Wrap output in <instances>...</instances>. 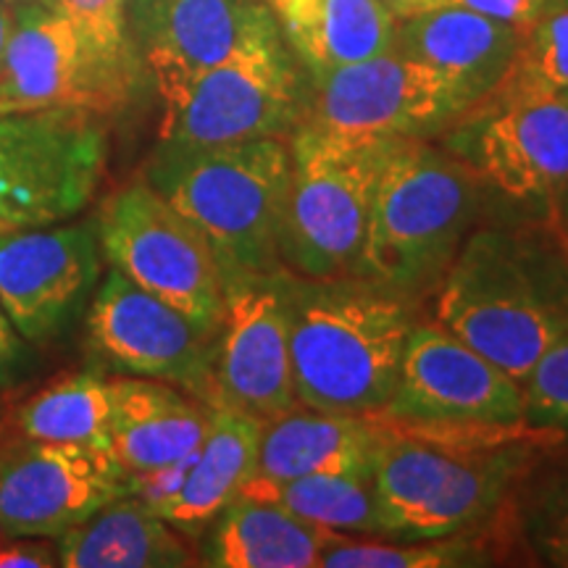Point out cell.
<instances>
[{"label":"cell","instance_id":"obj_1","mask_svg":"<svg viewBox=\"0 0 568 568\" xmlns=\"http://www.w3.org/2000/svg\"><path fill=\"white\" fill-rule=\"evenodd\" d=\"M382 443L374 489L382 531L395 539L474 529L506 506L537 458L564 435L527 422H418L374 414Z\"/></svg>","mask_w":568,"mask_h":568},{"label":"cell","instance_id":"obj_2","mask_svg":"<svg viewBox=\"0 0 568 568\" xmlns=\"http://www.w3.org/2000/svg\"><path fill=\"white\" fill-rule=\"evenodd\" d=\"M435 322L524 382L568 337V240L556 216L474 226L437 287Z\"/></svg>","mask_w":568,"mask_h":568},{"label":"cell","instance_id":"obj_3","mask_svg":"<svg viewBox=\"0 0 568 568\" xmlns=\"http://www.w3.org/2000/svg\"><path fill=\"white\" fill-rule=\"evenodd\" d=\"M290 290L297 406L347 416L382 414L418 322L416 303L361 276L290 274Z\"/></svg>","mask_w":568,"mask_h":568},{"label":"cell","instance_id":"obj_4","mask_svg":"<svg viewBox=\"0 0 568 568\" xmlns=\"http://www.w3.org/2000/svg\"><path fill=\"white\" fill-rule=\"evenodd\" d=\"M477 172L437 140H400L376 182L355 274L418 303L435 295L477 226Z\"/></svg>","mask_w":568,"mask_h":568},{"label":"cell","instance_id":"obj_5","mask_svg":"<svg viewBox=\"0 0 568 568\" xmlns=\"http://www.w3.org/2000/svg\"><path fill=\"white\" fill-rule=\"evenodd\" d=\"M145 180L201 226L226 274L282 268L280 224L290 184L287 138L216 145L159 142Z\"/></svg>","mask_w":568,"mask_h":568},{"label":"cell","instance_id":"obj_6","mask_svg":"<svg viewBox=\"0 0 568 568\" xmlns=\"http://www.w3.org/2000/svg\"><path fill=\"white\" fill-rule=\"evenodd\" d=\"M290 184L280 224L284 272L353 276L382 169L400 140L343 138L301 122L287 138Z\"/></svg>","mask_w":568,"mask_h":568},{"label":"cell","instance_id":"obj_7","mask_svg":"<svg viewBox=\"0 0 568 568\" xmlns=\"http://www.w3.org/2000/svg\"><path fill=\"white\" fill-rule=\"evenodd\" d=\"M311 82L276 19L187 88L163 101L161 142L216 145L290 138L308 111Z\"/></svg>","mask_w":568,"mask_h":568},{"label":"cell","instance_id":"obj_8","mask_svg":"<svg viewBox=\"0 0 568 568\" xmlns=\"http://www.w3.org/2000/svg\"><path fill=\"white\" fill-rule=\"evenodd\" d=\"M105 116L82 109L0 113V230L80 216L109 163Z\"/></svg>","mask_w":568,"mask_h":568},{"label":"cell","instance_id":"obj_9","mask_svg":"<svg viewBox=\"0 0 568 568\" xmlns=\"http://www.w3.org/2000/svg\"><path fill=\"white\" fill-rule=\"evenodd\" d=\"M95 226L113 268L216 335L224 318V268L201 226L145 180L113 193Z\"/></svg>","mask_w":568,"mask_h":568},{"label":"cell","instance_id":"obj_10","mask_svg":"<svg viewBox=\"0 0 568 568\" xmlns=\"http://www.w3.org/2000/svg\"><path fill=\"white\" fill-rule=\"evenodd\" d=\"M140 71L138 55L103 51L53 6L19 3L0 61V113L82 109L111 116L130 103Z\"/></svg>","mask_w":568,"mask_h":568},{"label":"cell","instance_id":"obj_11","mask_svg":"<svg viewBox=\"0 0 568 568\" xmlns=\"http://www.w3.org/2000/svg\"><path fill=\"white\" fill-rule=\"evenodd\" d=\"M437 142L521 211L552 213L568 184V90L487 95L460 113Z\"/></svg>","mask_w":568,"mask_h":568},{"label":"cell","instance_id":"obj_12","mask_svg":"<svg viewBox=\"0 0 568 568\" xmlns=\"http://www.w3.org/2000/svg\"><path fill=\"white\" fill-rule=\"evenodd\" d=\"M468 105L447 77L393 45L311 82L303 122L358 140H439Z\"/></svg>","mask_w":568,"mask_h":568},{"label":"cell","instance_id":"obj_13","mask_svg":"<svg viewBox=\"0 0 568 568\" xmlns=\"http://www.w3.org/2000/svg\"><path fill=\"white\" fill-rule=\"evenodd\" d=\"M290 272L224 276V318L213 351V408L261 422L301 408L293 382Z\"/></svg>","mask_w":568,"mask_h":568},{"label":"cell","instance_id":"obj_14","mask_svg":"<svg viewBox=\"0 0 568 568\" xmlns=\"http://www.w3.org/2000/svg\"><path fill=\"white\" fill-rule=\"evenodd\" d=\"M130 495L109 447L17 439L0 447V535L61 537Z\"/></svg>","mask_w":568,"mask_h":568},{"label":"cell","instance_id":"obj_15","mask_svg":"<svg viewBox=\"0 0 568 568\" xmlns=\"http://www.w3.org/2000/svg\"><path fill=\"white\" fill-rule=\"evenodd\" d=\"M88 335L105 364L187 389L213 408L216 335L145 293L111 266L88 311Z\"/></svg>","mask_w":568,"mask_h":568},{"label":"cell","instance_id":"obj_16","mask_svg":"<svg viewBox=\"0 0 568 568\" xmlns=\"http://www.w3.org/2000/svg\"><path fill=\"white\" fill-rule=\"evenodd\" d=\"M418 422H524L521 382L437 322H416L387 408Z\"/></svg>","mask_w":568,"mask_h":568},{"label":"cell","instance_id":"obj_17","mask_svg":"<svg viewBox=\"0 0 568 568\" xmlns=\"http://www.w3.org/2000/svg\"><path fill=\"white\" fill-rule=\"evenodd\" d=\"M95 222L0 232V305L21 337L51 339L101 280Z\"/></svg>","mask_w":568,"mask_h":568},{"label":"cell","instance_id":"obj_18","mask_svg":"<svg viewBox=\"0 0 568 568\" xmlns=\"http://www.w3.org/2000/svg\"><path fill=\"white\" fill-rule=\"evenodd\" d=\"M274 13L258 0H126V30L161 101L237 51Z\"/></svg>","mask_w":568,"mask_h":568},{"label":"cell","instance_id":"obj_19","mask_svg":"<svg viewBox=\"0 0 568 568\" xmlns=\"http://www.w3.org/2000/svg\"><path fill=\"white\" fill-rule=\"evenodd\" d=\"M521 38V27L458 6H435L397 19L395 48L447 77L474 105L506 77Z\"/></svg>","mask_w":568,"mask_h":568},{"label":"cell","instance_id":"obj_20","mask_svg":"<svg viewBox=\"0 0 568 568\" xmlns=\"http://www.w3.org/2000/svg\"><path fill=\"white\" fill-rule=\"evenodd\" d=\"M109 450L130 477L197 450L213 410L187 389L145 376H113Z\"/></svg>","mask_w":568,"mask_h":568},{"label":"cell","instance_id":"obj_21","mask_svg":"<svg viewBox=\"0 0 568 568\" xmlns=\"http://www.w3.org/2000/svg\"><path fill=\"white\" fill-rule=\"evenodd\" d=\"M382 429L374 416L295 408L261 429L251 479H295L308 474H374Z\"/></svg>","mask_w":568,"mask_h":568},{"label":"cell","instance_id":"obj_22","mask_svg":"<svg viewBox=\"0 0 568 568\" xmlns=\"http://www.w3.org/2000/svg\"><path fill=\"white\" fill-rule=\"evenodd\" d=\"M308 82L395 45L397 19L382 0H266Z\"/></svg>","mask_w":568,"mask_h":568},{"label":"cell","instance_id":"obj_23","mask_svg":"<svg viewBox=\"0 0 568 568\" xmlns=\"http://www.w3.org/2000/svg\"><path fill=\"white\" fill-rule=\"evenodd\" d=\"M329 529L261 497L237 495L203 531L201 566L316 568Z\"/></svg>","mask_w":568,"mask_h":568},{"label":"cell","instance_id":"obj_24","mask_svg":"<svg viewBox=\"0 0 568 568\" xmlns=\"http://www.w3.org/2000/svg\"><path fill=\"white\" fill-rule=\"evenodd\" d=\"M264 422L216 408L180 493L153 510L184 537H201L253 477Z\"/></svg>","mask_w":568,"mask_h":568},{"label":"cell","instance_id":"obj_25","mask_svg":"<svg viewBox=\"0 0 568 568\" xmlns=\"http://www.w3.org/2000/svg\"><path fill=\"white\" fill-rule=\"evenodd\" d=\"M59 564L67 568H182L195 566L197 558L182 531L134 495H124L63 531Z\"/></svg>","mask_w":568,"mask_h":568},{"label":"cell","instance_id":"obj_26","mask_svg":"<svg viewBox=\"0 0 568 568\" xmlns=\"http://www.w3.org/2000/svg\"><path fill=\"white\" fill-rule=\"evenodd\" d=\"M240 495L282 506L303 521L339 535L385 537L374 474H308L295 479H247Z\"/></svg>","mask_w":568,"mask_h":568},{"label":"cell","instance_id":"obj_27","mask_svg":"<svg viewBox=\"0 0 568 568\" xmlns=\"http://www.w3.org/2000/svg\"><path fill=\"white\" fill-rule=\"evenodd\" d=\"M113 385L98 374H63L13 410L21 439L109 447Z\"/></svg>","mask_w":568,"mask_h":568},{"label":"cell","instance_id":"obj_28","mask_svg":"<svg viewBox=\"0 0 568 568\" xmlns=\"http://www.w3.org/2000/svg\"><path fill=\"white\" fill-rule=\"evenodd\" d=\"M493 564V552L466 531L429 539L358 537L332 531L326 537L322 568H460Z\"/></svg>","mask_w":568,"mask_h":568},{"label":"cell","instance_id":"obj_29","mask_svg":"<svg viewBox=\"0 0 568 568\" xmlns=\"http://www.w3.org/2000/svg\"><path fill=\"white\" fill-rule=\"evenodd\" d=\"M560 90H568V6L548 11L524 30L514 63L489 95H548Z\"/></svg>","mask_w":568,"mask_h":568},{"label":"cell","instance_id":"obj_30","mask_svg":"<svg viewBox=\"0 0 568 568\" xmlns=\"http://www.w3.org/2000/svg\"><path fill=\"white\" fill-rule=\"evenodd\" d=\"M521 529L545 566L568 568V458L535 487L524 508Z\"/></svg>","mask_w":568,"mask_h":568},{"label":"cell","instance_id":"obj_31","mask_svg":"<svg viewBox=\"0 0 568 568\" xmlns=\"http://www.w3.org/2000/svg\"><path fill=\"white\" fill-rule=\"evenodd\" d=\"M524 422L568 435V337L539 355L524 376Z\"/></svg>","mask_w":568,"mask_h":568},{"label":"cell","instance_id":"obj_32","mask_svg":"<svg viewBox=\"0 0 568 568\" xmlns=\"http://www.w3.org/2000/svg\"><path fill=\"white\" fill-rule=\"evenodd\" d=\"M98 48L113 55H138L126 30V0H53Z\"/></svg>","mask_w":568,"mask_h":568},{"label":"cell","instance_id":"obj_33","mask_svg":"<svg viewBox=\"0 0 568 568\" xmlns=\"http://www.w3.org/2000/svg\"><path fill=\"white\" fill-rule=\"evenodd\" d=\"M435 6H458V9L506 21V24L521 27V30H527L548 11L558 9L552 0H435Z\"/></svg>","mask_w":568,"mask_h":568},{"label":"cell","instance_id":"obj_34","mask_svg":"<svg viewBox=\"0 0 568 568\" xmlns=\"http://www.w3.org/2000/svg\"><path fill=\"white\" fill-rule=\"evenodd\" d=\"M59 552L40 539L17 537V542L0 545V568H51L59 564Z\"/></svg>","mask_w":568,"mask_h":568},{"label":"cell","instance_id":"obj_35","mask_svg":"<svg viewBox=\"0 0 568 568\" xmlns=\"http://www.w3.org/2000/svg\"><path fill=\"white\" fill-rule=\"evenodd\" d=\"M21 358H24V343H21L19 329L0 305V382H6L17 372Z\"/></svg>","mask_w":568,"mask_h":568},{"label":"cell","instance_id":"obj_36","mask_svg":"<svg viewBox=\"0 0 568 568\" xmlns=\"http://www.w3.org/2000/svg\"><path fill=\"white\" fill-rule=\"evenodd\" d=\"M382 3L395 13V19H406L426 9H435V0H382Z\"/></svg>","mask_w":568,"mask_h":568},{"label":"cell","instance_id":"obj_37","mask_svg":"<svg viewBox=\"0 0 568 568\" xmlns=\"http://www.w3.org/2000/svg\"><path fill=\"white\" fill-rule=\"evenodd\" d=\"M11 21H13V9L11 6L0 3V61H3L6 42H9V34H11Z\"/></svg>","mask_w":568,"mask_h":568},{"label":"cell","instance_id":"obj_38","mask_svg":"<svg viewBox=\"0 0 568 568\" xmlns=\"http://www.w3.org/2000/svg\"><path fill=\"white\" fill-rule=\"evenodd\" d=\"M552 216H556L560 232H564L566 240H568V184H566L564 190H560V195H558V201H556V209H552Z\"/></svg>","mask_w":568,"mask_h":568},{"label":"cell","instance_id":"obj_39","mask_svg":"<svg viewBox=\"0 0 568 568\" xmlns=\"http://www.w3.org/2000/svg\"><path fill=\"white\" fill-rule=\"evenodd\" d=\"M19 3H45V6H51L53 0H19Z\"/></svg>","mask_w":568,"mask_h":568},{"label":"cell","instance_id":"obj_40","mask_svg":"<svg viewBox=\"0 0 568 568\" xmlns=\"http://www.w3.org/2000/svg\"><path fill=\"white\" fill-rule=\"evenodd\" d=\"M552 3H556L558 9H560V6H568V0H552Z\"/></svg>","mask_w":568,"mask_h":568},{"label":"cell","instance_id":"obj_41","mask_svg":"<svg viewBox=\"0 0 568 568\" xmlns=\"http://www.w3.org/2000/svg\"><path fill=\"white\" fill-rule=\"evenodd\" d=\"M0 539H3V537H0Z\"/></svg>","mask_w":568,"mask_h":568},{"label":"cell","instance_id":"obj_42","mask_svg":"<svg viewBox=\"0 0 568 568\" xmlns=\"http://www.w3.org/2000/svg\"><path fill=\"white\" fill-rule=\"evenodd\" d=\"M0 232H3V230H0Z\"/></svg>","mask_w":568,"mask_h":568}]
</instances>
